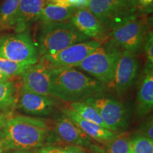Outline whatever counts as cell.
<instances>
[{
    "instance_id": "31",
    "label": "cell",
    "mask_w": 153,
    "mask_h": 153,
    "mask_svg": "<svg viewBox=\"0 0 153 153\" xmlns=\"http://www.w3.org/2000/svg\"><path fill=\"white\" fill-rule=\"evenodd\" d=\"M9 118V116L8 114H6L4 112L0 111V130L4 126L6 122L7 121Z\"/></svg>"
},
{
    "instance_id": "8",
    "label": "cell",
    "mask_w": 153,
    "mask_h": 153,
    "mask_svg": "<svg viewBox=\"0 0 153 153\" xmlns=\"http://www.w3.org/2000/svg\"><path fill=\"white\" fill-rule=\"evenodd\" d=\"M84 101L97 109L107 128L114 133L128 127V112L124 105L112 97L97 95Z\"/></svg>"
},
{
    "instance_id": "19",
    "label": "cell",
    "mask_w": 153,
    "mask_h": 153,
    "mask_svg": "<svg viewBox=\"0 0 153 153\" xmlns=\"http://www.w3.org/2000/svg\"><path fill=\"white\" fill-rule=\"evenodd\" d=\"M21 0H4L0 6V32L13 29Z\"/></svg>"
},
{
    "instance_id": "33",
    "label": "cell",
    "mask_w": 153,
    "mask_h": 153,
    "mask_svg": "<svg viewBox=\"0 0 153 153\" xmlns=\"http://www.w3.org/2000/svg\"><path fill=\"white\" fill-rule=\"evenodd\" d=\"M11 78L10 76L6 75L5 74H4L3 72L0 71V83H4V82L9 81V80H11Z\"/></svg>"
},
{
    "instance_id": "24",
    "label": "cell",
    "mask_w": 153,
    "mask_h": 153,
    "mask_svg": "<svg viewBox=\"0 0 153 153\" xmlns=\"http://www.w3.org/2000/svg\"><path fill=\"white\" fill-rule=\"evenodd\" d=\"M106 153H129V138L124 134L116 135L108 142Z\"/></svg>"
},
{
    "instance_id": "35",
    "label": "cell",
    "mask_w": 153,
    "mask_h": 153,
    "mask_svg": "<svg viewBox=\"0 0 153 153\" xmlns=\"http://www.w3.org/2000/svg\"><path fill=\"white\" fill-rule=\"evenodd\" d=\"M4 150V149L3 142L2 140H1V139L0 138V153H3Z\"/></svg>"
},
{
    "instance_id": "20",
    "label": "cell",
    "mask_w": 153,
    "mask_h": 153,
    "mask_svg": "<svg viewBox=\"0 0 153 153\" xmlns=\"http://www.w3.org/2000/svg\"><path fill=\"white\" fill-rule=\"evenodd\" d=\"M17 89L13 81L0 83V109L9 114L14 108L17 101Z\"/></svg>"
},
{
    "instance_id": "15",
    "label": "cell",
    "mask_w": 153,
    "mask_h": 153,
    "mask_svg": "<svg viewBox=\"0 0 153 153\" xmlns=\"http://www.w3.org/2000/svg\"><path fill=\"white\" fill-rule=\"evenodd\" d=\"M45 2V0H21L13 28L15 33L28 30L31 25L38 20Z\"/></svg>"
},
{
    "instance_id": "30",
    "label": "cell",
    "mask_w": 153,
    "mask_h": 153,
    "mask_svg": "<svg viewBox=\"0 0 153 153\" xmlns=\"http://www.w3.org/2000/svg\"><path fill=\"white\" fill-rule=\"evenodd\" d=\"M47 2H51L53 4L60 6L62 7H70V0H50Z\"/></svg>"
},
{
    "instance_id": "7",
    "label": "cell",
    "mask_w": 153,
    "mask_h": 153,
    "mask_svg": "<svg viewBox=\"0 0 153 153\" xmlns=\"http://www.w3.org/2000/svg\"><path fill=\"white\" fill-rule=\"evenodd\" d=\"M145 32V22L133 15L111 28V41L119 48L136 53L144 43Z\"/></svg>"
},
{
    "instance_id": "6",
    "label": "cell",
    "mask_w": 153,
    "mask_h": 153,
    "mask_svg": "<svg viewBox=\"0 0 153 153\" xmlns=\"http://www.w3.org/2000/svg\"><path fill=\"white\" fill-rule=\"evenodd\" d=\"M87 8L102 26L113 28L133 15L138 7L128 0H88Z\"/></svg>"
},
{
    "instance_id": "5",
    "label": "cell",
    "mask_w": 153,
    "mask_h": 153,
    "mask_svg": "<svg viewBox=\"0 0 153 153\" xmlns=\"http://www.w3.org/2000/svg\"><path fill=\"white\" fill-rule=\"evenodd\" d=\"M0 55L29 66L36 64L39 57L37 45L28 30L1 36Z\"/></svg>"
},
{
    "instance_id": "4",
    "label": "cell",
    "mask_w": 153,
    "mask_h": 153,
    "mask_svg": "<svg viewBox=\"0 0 153 153\" xmlns=\"http://www.w3.org/2000/svg\"><path fill=\"white\" fill-rule=\"evenodd\" d=\"M121 50L111 41L101 45L75 68L83 70L104 85H111Z\"/></svg>"
},
{
    "instance_id": "23",
    "label": "cell",
    "mask_w": 153,
    "mask_h": 153,
    "mask_svg": "<svg viewBox=\"0 0 153 153\" xmlns=\"http://www.w3.org/2000/svg\"><path fill=\"white\" fill-rule=\"evenodd\" d=\"M29 67V65L11 61L0 55V71L11 78L21 76Z\"/></svg>"
},
{
    "instance_id": "36",
    "label": "cell",
    "mask_w": 153,
    "mask_h": 153,
    "mask_svg": "<svg viewBox=\"0 0 153 153\" xmlns=\"http://www.w3.org/2000/svg\"><path fill=\"white\" fill-rule=\"evenodd\" d=\"M12 153H31V152H28V151H26V150H17Z\"/></svg>"
},
{
    "instance_id": "32",
    "label": "cell",
    "mask_w": 153,
    "mask_h": 153,
    "mask_svg": "<svg viewBox=\"0 0 153 153\" xmlns=\"http://www.w3.org/2000/svg\"><path fill=\"white\" fill-rule=\"evenodd\" d=\"M138 1L139 5H142L143 7H150V5L152 4L153 0H137Z\"/></svg>"
},
{
    "instance_id": "29",
    "label": "cell",
    "mask_w": 153,
    "mask_h": 153,
    "mask_svg": "<svg viewBox=\"0 0 153 153\" xmlns=\"http://www.w3.org/2000/svg\"><path fill=\"white\" fill-rule=\"evenodd\" d=\"M89 148V153H106L105 149L101 148L99 145L95 144H91Z\"/></svg>"
},
{
    "instance_id": "21",
    "label": "cell",
    "mask_w": 153,
    "mask_h": 153,
    "mask_svg": "<svg viewBox=\"0 0 153 153\" xmlns=\"http://www.w3.org/2000/svg\"><path fill=\"white\" fill-rule=\"evenodd\" d=\"M70 108L83 119L91 122V123H96L108 129L104 121L101 119L100 115L97 109L85 101L71 103Z\"/></svg>"
},
{
    "instance_id": "17",
    "label": "cell",
    "mask_w": 153,
    "mask_h": 153,
    "mask_svg": "<svg viewBox=\"0 0 153 153\" xmlns=\"http://www.w3.org/2000/svg\"><path fill=\"white\" fill-rule=\"evenodd\" d=\"M62 112L63 114L70 118L91 139H94L99 142L108 143L117 135L116 133L105 128L102 126L83 119L70 108L64 109Z\"/></svg>"
},
{
    "instance_id": "10",
    "label": "cell",
    "mask_w": 153,
    "mask_h": 153,
    "mask_svg": "<svg viewBox=\"0 0 153 153\" xmlns=\"http://www.w3.org/2000/svg\"><path fill=\"white\" fill-rule=\"evenodd\" d=\"M22 91L51 97V68L41 61L30 66L22 75Z\"/></svg>"
},
{
    "instance_id": "2",
    "label": "cell",
    "mask_w": 153,
    "mask_h": 153,
    "mask_svg": "<svg viewBox=\"0 0 153 153\" xmlns=\"http://www.w3.org/2000/svg\"><path fill=\"white\" fill-rule=\"evenodd\" d=\"M49 127L43 120L28 116L9 117L0 131L4 150H28L43 145Z\"/></svg>"
},
{
    "instance_id": "27",
    "label": "cell",
    "mask_w": 153,
    "mask_h": 153,
    "mask_svg": "<svg viewBox=\"0 0 153 153\" xmlns=\"http://www.w3.org/2000/svg\"><path fill=\"white\" fill-rule=\"evenodd\" d=\"M145 51L148 59V65L153 66V34L152 32L148 33L145 41Z\"/></svg>"
},
{
    "instance_id": "18",
    "label": "cell",
    "mask_w": 153,
    "mask_h": 153,
    "mask_svg": "<svg viewBox=\"0 0 153 153\" xmlns=\"http://www.w3.org/2000/svg\"><path fill=\"white\" fill-rule=\"evenodd\" d=\"M75 8L62 7L51 2H45L42 8L38 22L41 23H62L70 20Z\"/></svg>"
},
{
    "instance_id": "16",
    "label": "cell",
    "mask_w": 153,
    "mask_h": 153,
    "mask_svg": "<svg viewBox=\"0 0 153 153\" xmlns=\"http://www.w3.org/2000/svg\"><path fill=\"white\" fill-rule=\"evenodd\" d=\"M153 67L147 65L142 81L140 84L136 98V114L143 118L152 111L153 108Z\"/></svg>"
},
{
    "instance_id": "13",
    "label": "cell",
    "mask_w": 153,
    "mask_h": 153,
    "mask_svg": "<svg viewBox=\"0 0 153 153\" xmlns=\"http://www.w3.org/2000/svg\"><path fill=\"white\" fill-rule=\"evenodd\" d=\"M55 133L62 142L71 145L89 148L91 144L90 137L65 114L59 116L56 120Z\"/></svg>"
},
{
    "instance_id": "28",
    "label": "cell",
    "mask_w": 153,
    "mask_h": 153,
    "mask_svg": "<svg viewBox=\"0 0 153 153\" xmlns=\"http://www.w3.org/2000/svg\"><path fill=\"white\" fill-rule=\"evenodd\" d=\"M88 0H70V7L73 8L87 7Z\"/></svg>"
},
{
    "instance_id": "9",
    "label": "cell",
    "mask_w": 153,
    "mask_h": 153,
    "mask_svg": "<svg viewBox=\"0 0 153 153\" xmlns=\"http://www.w3.org/2000/svg\"><path fill=\"white\" fill-rule=\"evenodd\" d=\"M97 40L74 43L51 55L42 57V62L51 68H75L101 45Z\"/></svg>"
},
{
    "instance_id": "34",
    "label": "cell",
    "mask_w": 153,
    "mask_h": 153,
    "mask_svg": "<svg viewBox=\"0 0 153 153\" xmlns=\"http://www.w3.org/2000/svg\"><path fill=\"white\" fill-rule=\"evenodd\" d=\"M129 1H131V2L133 4V5H135V7H139V3H138V1L137 0H128Z\"/></svg>"
},
{
    "instance_id": "1",
    "label": "cell",
    "mask_w": 153,
    "mask_h": 153,
    "mask_svg": "<svg viewBox=\"0 0 153 153\" xmlns=\"http://www.w3.org/2000/svg\"><path fill=\"white\" fill-rule=\"evenodd\" d=\"M51 97L66 101L79 102L99 95L105 85L74 68H51Z\"/></svg>"
},
{
    "instance_id": "11",
    "label": "cell",
    "mask_w": 153,
    "mask_h": 153,
    "mask_svg": "<svg viewBox=\"0 0 153 153\" xmlns=\"http://www.w3.org/2000/svg\"><path fill=\"white\" fill-rule=\"evenodd\" d=\"M136 55L123 50L120 52L112 85L118 95H122L131 87L136 78L138 70Z\"/></svg>"
},
{
    "instance_id": "3",
    "label": "cell",
    "mask_w": 153,
    "mask_h": 153,
    "mask_svg": "<svg viewBox=\"0 0 153 153\" xmlns=\"http://www.w3.org/2000/svg\"><path fill=\"white\" fill-rule=\"evenodd\" d=\"M88 39L70 23H41L36 45L39 55L43 57Z\"/></svg>"
},
{
    "instance_id": "12",
    "label": "cell",
    "mask_w": 153,
    "mask_h": 153,
    "mask_svg": "<svg viewBox=\"0 0 153 153\" xmlns=\"http://www.w3.org/2000/svg\"><path fill=\"white\" fill-rule=\"evenodd\" d=\"M55 104V100L51 97L22 91L17 97L16 106L26 114L45 116L52 114Z\"/></svg>"
},
{
    "instance_id": "14",
    "label": "cell",
    "mask_w": 153,
    "mask_h": 153,
    "mask_svg": "<svg viewBox=\"0 0 153 153\" xmlns=\"http://www.w3.org/2000/svg\"><path fill=\"white\" fill-rule=\"evenodd\" d=\"M70 21L76 29L89 38L99 37L104 32L99 19L87 7L75 9Z\"/></svg>"
},
{
    "instance_id": "25",
    "label": "cell",
    "mask_w": 153,
    "mask_h": 153,
    "mask_svg": "<svg viewBox=\"0 0 153 153\" xmlns=\"http://www.w3.org/2000/svg\"><path fill=\"white\" fill-rule=\"evenodd\" d=\"M39 153H87L82 147L70 145V146H47L43 148Z\"/></svg>"
},
{
    "instance_id": "26",
    "label": "cell",
    "mask_w": 153,
    "mask_h": 153,
    "mask_svg": "<svg viewBox=\"0 0 153 153\" xmlns=\"http://www.w3.org/2000/svg\"><path fill=\"white\" fill-rule=\"evenodd\" d=\"M137 133L140 134L143 136L153 140V121L152 116L145 119L138 128Z\"/></svg>"
},
{
    "instance_id": "22",
    "label": "cell",
    "mask_w": 153,
    "mask_h": 153,
    "mask_svg": "<svg viewBox=\"0 0 153 153\" xmlns=\"http://www.w3.org/2000/svg\"><path fill=\"white\" fill-rule=\"evenodd\" d=\"M129 153H153V140L135 134L129 138Z\"/></svg>"
}]
</instances>
